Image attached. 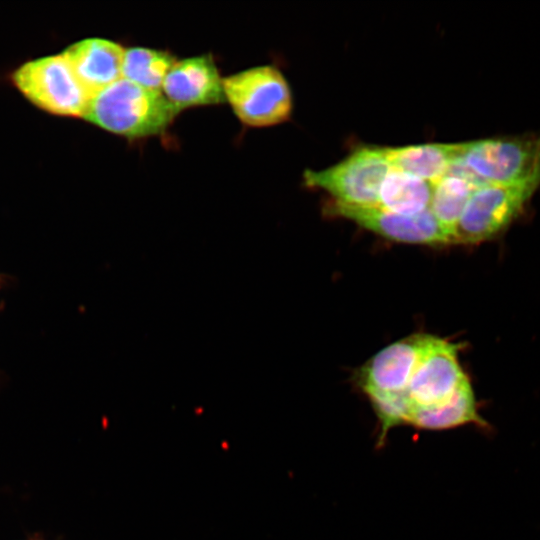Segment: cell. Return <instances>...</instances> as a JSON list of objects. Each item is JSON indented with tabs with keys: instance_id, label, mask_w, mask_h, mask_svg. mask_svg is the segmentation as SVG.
Segmentation results:
<instances>
[{
	"instance_id": "1",
	"label": "cell",
	"mask_w": 540,
	"mask_h": 540,
	"mask_svg": "<svg viewBox=\"0 0 540 540\" xmlns=\"http://www.w3.org/2000/svg\"><path fill=\"white\" fill-rule=\"evenodd\" d=\"M177 113L161 91L121 77L92 98L84 118L113 134L139 139L164 133Z\"/></svg>"
},
{
	"instance_id": "2",
	"label": "cell",
	"mask_w": 540,
	"mask_h": 540,
	"mask_svg": "<svg viewBox=\"0 0 540 540\" xmlns=\"http://www.w3.org/2000/svg\"><path fill=\"white\" fill-rule=\"evenodd\" d=\"M456 163L482 184H512L540 178V135L463 142Z\"/></svg>"
},
{
	"instance_id": "3",
	"label": "cell",
	"mask_w": 540,
	"mask_h": 540,
	"mask_svg": "<svg viewBox=\"0 0 540 540\" xmlns=\"http://www.w3.org/2000/svg\"><path fill=\"white\" fill-rule=\"evenodd\" d=\"M225 101L239 120L250 127H268L289 119L292 94L281 71L262 65L223 79Z\"/></svg>"
},
{
	"instance_id": "4",
	"label": "cell",
	"mask_w": 540,
	"mask_h": 540,
	"mask_svg": "<svg viewBox=\"0 0 540 540\" xmlns=\"http://www.w3.org/2000/svg\"><path fill=\"white\" fill-rule=\"evenodd\" d=\"M386 147L359 146L338 163L306 170L304 183L326 191L332 200L356 206H379L382 182L391 169Z\"/></svg>"
},
{
	"instance_id": "5",
	"label": "cell",
	"mask_w": 540,
	"mask_h": 540,
	"mask_svg": "<svg viewBox=\"0 0 540 540\" xmlns=\"http://www.w3.org/2000/svg\"><path fill=\"white\" fill-rule=\"evenodd\" d=\"M540 185V178L512 184H485L470 196L454 227L453 243L477 244L506 229Z\"/></svg>"
},
{
	"instance_id": "6",
	"label": "cell",
	"mask_w": 540,
	"mask_h": 540,
	"mask_svg": "<svg viewBox=\"0 0 540 540\" xmlns=\"http://www.w3.org/2000/svg\"><path fill=\"white\" fill-rule=\"evenodd\" d=\"M12 80L31 103L55 115L84 117L91 101L63 55L31 60L15 70Z\"/></svg>"
},
{
	"instance_id": "7",
	"label": "cell",
	"mask_w": 540,
	"mask_h": 540,
	"mask_svg": "<svg viewBox=\"0 0 540 540\" xmlns=\"http://www.w3.org/2000/svg\"><path fill=\"white\" fill-rule=\"evenodd\" d=\"M330 216L350 220L386 239L411 244L445 245L452 243L448 231L430 209L416 215H401L380 206H356L334 200L324 207Z\"/></svg>"
},
{
	"instance_id": "8",
	"label": "cell",
	"mask_w": 540,
	"mask_h": 540,
	"mask_svg": "<svg viewBox=\"0 0 540 540\" xmlns=\"http://www.w3.org/2000/svg\"><path fill=\"white\" fill-rule=\"evenodd\" d=\"M458 351V344L430 335L405 390L413 413L444 403L467 378L459 364Z\"/></svg>"
},
{
	"instance_id": "9",
	"label": "cell",
	"mask_w": 540,
	"mask_h": 540,
	"mask_svg": "<svg viewBox=\"0 0 540 540\" xmlns=\"http://www.w3.org/2000/svg\"><path fill=\"white\" fill-rule=\"evenodd\" d=\"M162 90L178 112L225 102L223 79L210 54L175 61L164 79Z\"/></svg>"
},
{
	"instance_id": "10",
	"label": "cell",
	"mask_w": 540,
	"mask_h": 540,
	"mask_svg": "<svg viewBox=\"0 0 540 540\" xmlns=\"http://www.w3.org/2000/svg\"><path fill=\"white\" fill-rule=\"evenodd\" d=\"M429 338L425 334L412 335L376 353L359 373L363 392L405 391Z\"/></svg>"
},
{
	"instance_id": "11",
	"label": "cell",
	"mask_w": 540,
	"mask_h": 540,
	"mask_svg": "<svg viewBox=\"0 0 540 540\" xmlns=\"http://www.w3.org/2000/svg\"><path fill=\"white\" fill-rule=\"evenodd\" d=\"M62 55L91 100L122 77L124 49L116 42L88 38L72 44Z\"/></svg>"
},
{
	"instance_id": "12",
	"label": "cell",
	"mask_w": 540,
	"mask_h": 540,
	"mask_svg": "<svg viewBox=\"0 0 540 540\" xmlns=\"http://www.w3.org/2000/svg\"><path fill=\"white\" fill-rule=\"evenodd\" d=\"M392 168L434 183L457 161L460 143H427L386 147Z\"/></svg>"
},
{
	"instance_id": "13",
	"label": "cell",
	"mask_w": 540,
	"mask_h": 540,
	"mask_svg": "<svg viewBox=\"0 0 540 540\" xmlns=\"http://www.w3.org/2000/svg\"><path fill=\"white\" fill-rule=\"evenodd\" d=\"M474 424L489 430V423L481 417L472 385L468 377L444 403L414 411L409 425L422 430L439 431Z\"/></svg>"
},
{
	"instance_id": "14",
	"label": "cell",
	"mask_w": 540,
	"mask_h": 540,
	"mask_svg": "<svg viewBox=\"0 0 540 540\" xmlns=\"http://www.w3.org/2000/svg\"><path fill=\"white\" fill-rule=\"evenodd\" d=\"M432 184L429 209L452 238L454 227L470 196L477 188L485 184L456 162L444 176Z\"/></svg>"
},
{
	"instance_id": "15",
	"label": "cell",
	"mask_w": 540,
	"mask_h": 540,
	"mask_svg": "<svg viewBox=\"0 0 540 540\" xmlns=\"http://www.w3.org/2000/svg\"><path fill=\"white\" fill-rule=\"evenodd\" d=\"M432 190L431 182L391 168L380 188L379 206L401 215H416L429 209Z\"/></svg>"
},
{
	"instance_id": "16",
	"label": "cell",
	"mask_w": 540,
	"mask_h": 540,
	"mask_svg": "<svg viewBox=\"0 0 540 540\" xmlns=\"http://www.w3.org/2000/svg\"><path fill=\"white\" fill-rule=\"evenodd\" d=\"M175 61L168 51L131 47L124 50L121 75L141 87L160 91Z\"/></svg>"
},
{
	"instance_id": "17",
	"label": "cell",
	"mask_w": 540,
	"mask_h": 540,
	"mask_svg": "<svg viewBox=\"0 0 540 540\" xmlns=\"http://www.w3.org/2000/svg\"><path fill=\"white\" fill-rule=\"evenodd\" d=\"M4 276L2 274H0V287L1 285L4 283L5 279L3 278Z\"/></svg>"
}]
</instances>
